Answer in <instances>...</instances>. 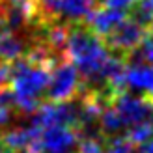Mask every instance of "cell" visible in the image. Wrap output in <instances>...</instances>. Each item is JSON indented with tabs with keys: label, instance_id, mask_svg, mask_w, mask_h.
<instances>
[{
	"label": "cell",
	"instance_id": "8992f818",
	"mask_svg": "<svg viewBox=\"0 0 153 153\" xmlns=\"http://www.w3.org/2000/svg\"><path fill=\"white\" fill-rule=\"evenodd\" d=\"M10 79H11V62L0 60V94L10 88Z\"/></svg>",
	"mask_w": 153,
	"mask_h": 153
},
{
	"label": "cell",
	"instance_id": "277c9868",
	"mask_svg": "<svg viewBox=\"0 0 153 153\" xmlns=\"http://www.w3.org/2000/svg\"><path fill=\"white\" fill-rule=\"evenodd\" d=\"M80 134L69 125H49L41 129L39 149L47 153H75Z\"/></svg>",
	"mask_w": 153,
	"mask_h": 153
},
{
	"label": "cell",
	"instance_id": "9c48e42d",
	"mask_svg": "<svg viewBox=\"0 0 153 153\" xmlns=\"http://www.w3.org/2000/svg\"><path fill=\"white\" fill-rule=\"evenodd\" d=\"M2 149H4V148H2V144H0V153H2Z\"/></svg>",
	"mask_w": 153,
	"mask_h": 153
},
{
	"label": "cell",
	"instance_id": "5b68a950",
	"mask_svg": "<svg viewBox=\"0 0 153 153\" xmlns=\"http://www.w3.org/2000/svg\"><path fill=\"white\" fill-rule=\"evenodd\" d=\"M28 51V37L10 28H0V60L13 62Z\"/></svg>",
	"mask_w": 153,
	"mask_h": 153
},
{
	"label": "cell",
	"instance_id": "3957f363",
	"mask_svg": "<svg viewBox=\"0 0 153 153\" xmlns=\"http://www.w3.org/2000/svg\"><path fill=\"white\" fill-rule=\"evenodd\" d=\"M146 36H148V30L144 26H140L138 22H134L131 17H123L118 25H114L110 28V32L105 34L101 39H103L105 47L108 49L110 54L121 56L125 60V56L138 47Z\"/></svg>",
	"mask_w": 153,
	"mask_h": 153
},
{
	"label": "cell",
	"instance_id": "6da1fadb",
	"mask_svg": "<svg viewBox=\"0 0 153 153\" xmlns=\"http://www.w3.org/2000/svg\"><path fill=\"white\" fill-rule=\"evenodd\" d=\"M52 67L36 64L21 56L11 62L10 91L19 112L34 114L45 103V90L51 79Z\"/></svg>",
	"mask_w": 153,
	"mask_h": 153
},
{
	"label": "cell",
	"instance_id": "ba28073f",
	"mask_svg": "<svg viewBox=\"0 0 153 153\" xmlns=\"http://www.w3.org/2000/svg\"><path fill=\"white\" fill-rule=\"evenodd\" d=\"M136 4H138L140 7H144V10L153 17V0H136Z\"/></svg>",
	"mask_w": 153,
	"mask_h": 153
},
{
	"label": "cell",
	"instance_id": "52a82bcc",
	"mask_svg": "<svg viewBox=\"0 0 153 153\" xmlns=\"http://www.w3.org/2000/svg\"><path fill=\"white\" fill-rule=\"evenodd\" d=\"M136 0H99V6L105 7H112V10H121V11H129L133 7Z\"/></svg>",
	"mask_w": 153,
	"mask_h": 153
},
{
	"label": "cell",
	"instance_id": "7a4b0ae2",
	"mask_svg": "<svg viewBox=\"0 0 153 153\" xmlns=\"http://www.w3.org/2000/svg\"><path fill=\"white\" fill-rule=\"evenodd\" d=\"M80 75L69 58H62L51 71L45 90V103H65L79 95Z\"/></svg>",
	"mask_w": 153,
	"mask_h": 153
}]
</instances>
